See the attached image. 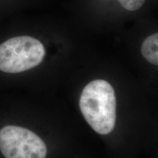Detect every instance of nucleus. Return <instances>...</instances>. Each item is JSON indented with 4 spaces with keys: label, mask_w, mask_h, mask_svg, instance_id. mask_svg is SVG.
Wrapping results in <instances>:
<instances>
[{
    "label": "nucleus",
    "mask_w": 158,
    "mask_h": 158,
    "mask_svg": "<svg viewBox=\"0 0 158 158\" xmlns=\"http://www.w3.org/2000/svg\"><path fill=\"white\" fill-rule=\"evenodd\" d=\"M141 54L151 64H158V34L149 35L144 40L141 45Z\"/></svg>",
    "instance_id": "4"
},
{
    "label": "nucleus",
    "mask_w": 158,
    "mask_h": 158,
    "mask_svg": "<svg viewBox=\"0 0 158 158\" xmlns=\"http://www.w3.org/2000/svg\"><path fill=\"white\" fill-rule=\"evenodd\" d=\"M81 111L96 133L107 135L114 130L116 118V100L114 88L102 79L85 86L79 100Z\"/></svg>",
    "instance_id": "1"
},
{
    "label": "nucleus",
    "mask_w": 158,
    "mask_h": 158,
    "mask_svg": "<svg viewBox=\"0 0 158 158\" xmlns=\"http://www.w3.org/2000/svg\"><path fill=\"white\" fill-rule=\"evenodd\" d=\"M45 56L44 45L29 35H20L0 43V71L19 73L38 66Z\"/></svg>",
    "instance_id": "2"
},
{
    "label": "nucleus",
    "mask_w": 158,
    "mask_h": 158,
    "mask_svg": "<svg viewBox=\"0 0 158 158\" xmlns=\"http://www.w3.org/2000/svg\"><path fill=\"white\" fill-rule=\"evenodd\" d=\"M124 9L130 11H136L143 7L145 0H117Z\"/></svg>",
    "instance_id": "5"
},
{
    "label": "nucleus",
    "mask_w": 158,
    "mask_h": 158,
    "mask_svg": "<svg viewBox=\"0 0 158 158\" xmlns=\"http://www.w3.org/2000/svg\"><path fill=\"white\" fill-rule=\"evenodd\" d=\"M0 150L5 158H45L47 155L46 145L40 137L15 125L0 130Z\"/></svg>",
    "instance_id": "3"
}]
</instances>
